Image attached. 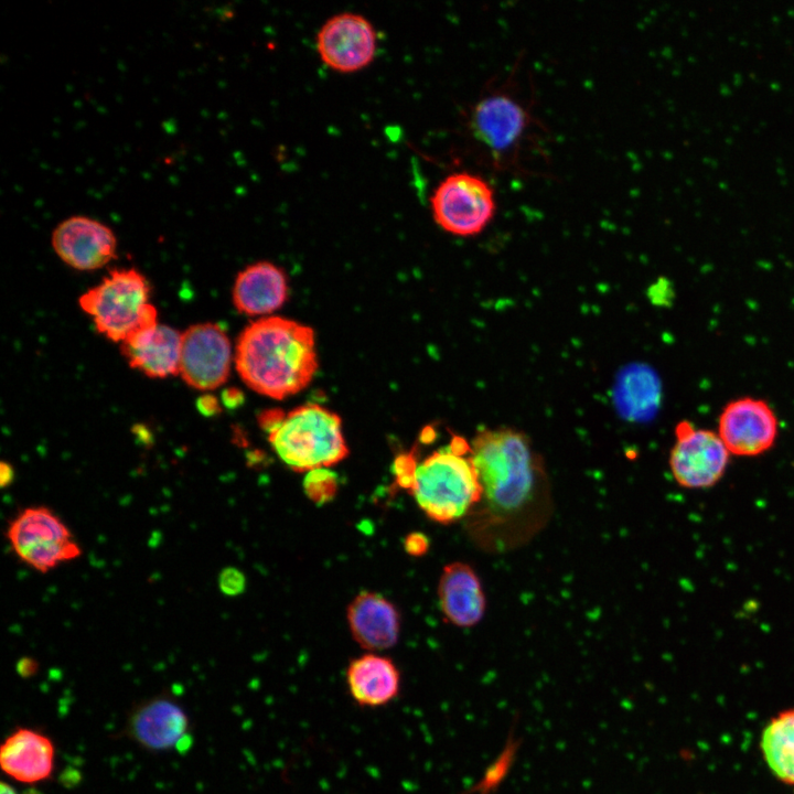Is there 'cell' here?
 I'll return each instance as SVG.
<instances>
[{
  "label": "cell",
  "instance_id": "6da1fadb",
  "mask_svg": "<svg viewBox=\"0 0 794 794\" xmlns=\"http://www.w3.org/2000/svg\"><path fill=\"white\" fill-rule=\"evenodd\" d=\"M470 444L482 489L479 503L465 517L471 537L491 552L524 545L551 514L543 459L529 438L514 428L483 429Z\"/></svg>",
  "mask_w": 794,
  "mask_h": 794
},
{
  "label": "cell",
  "instance_id": "7a4b0ae2",
  "mask_svg": "<svg viewBox=\"0 0 794 794\" xmlns=\"http://www.w3.org/2000/svg\"><path fill=\"white\" fill-rule=\"evenodd\" d=\"M234 362L250 389L285 399L304 389L316 373L314 332L280 316L258 319L239 334Z\"/></svg>",
  "mask_w": 794,
  "mask_h": 794
},
{
  "label": "cell",
  "instance_id": "3957f363",
  "mask_svg": "<svg viewBox=\"0 0 794 794\" xmlns=\"http://www.w3.org/2000/svg\"><path fill=\"white\" fill-rule=\"evenodd\" d=\"M466 127L485 164L497 171L521 170L538 127L532 106L513 77L489 84L470 107Z\"/></svg>",
  "mask_w": 794,
  "mask_h": 794
},
{
  "label": "cell",
  "instance_id": "277c9868",
  "mask_svg": "<svg viewBox=\"0 0 794 794\" xmlns=\"http://www.w3.org/2000/svg\"><path fill=\"white\" fill-rule=\"evenodd\" d=\"M260 425L277 455L294 471L329 468L348 454L341 418L318 404L280 415L270 411Z\"/></svg>",
  "mask_w": 794,
  "mask_h": 794
},
{
  "label": "cell",
  "instance_id": "5b68a950",
  "mask_svg": "<svg viewBox=\"0 0 794 794\" xmlns=\"http://www.w3.org/2000/svg\"><path fill=\"white\" fill-rule=\"evenodd\" d=\"M410 492L434 522L450 524L465 518L482 493L471 444L454 436L448 446L417 464Z\"/></svg>",
  "mask_w": 794,
  "mask_h": 794
},
{
  "label": "cell",
  "instance_id": "8992f818",
  "mask_svg": "<svg viewBox=\"0 0 794 794\" xmlns=\"http://www.w3.org/2000/svg\"><path fill=\"white\" fill-rule=\"evenodd\" d=\"M149 297L150 286L143 275L133 268L114 269L81 296L79 305L99 333L121 343L151 304Z\"/></svg>",
  "mask_w": 794,
  "mask_h": 794
},
{
  "label": "cell",
  "instance_id": "52a82bcc",
  "mask_svg": "<svg viewBox=\"0 0 794 794\" xmlns=\"http://www.w3.org/2000/svg\"><path fill=\"white\" fill-rule=\"evenodd\" d=\"M430 204L434 222L443 230L463 237L481 233L496 211L491 184L469 171L447 175L434 189Z\"/></svg>",
  "mask_w": 794,
  "mask_h": 794
},
{
  "label": "cell",
  "instance_id": "ba28073f",
  "mask_svg": "<svg viewBox=\"0 0 794 794\" xmlns=\"http://www.w3.org/2000/svg\"><path fill=\"white\" fill-rule=\"evenodd\" d=\"M675 437L669 469L676 483L691 490L717 484L726 472L730 454L719 434L682 421L676 426Z\"/></svg>",
  "mask_w": 794,
  "mask_h": 794
},
{
  "label": "cell",
  "instance_id": "9c48e42d",
  "mask_svg": "<svg viewBox=\"0 0 794 794\" xmlns=\"http://www.w3.org/2000/svg\"><path fill=\"white\" fill-rule=\"evenodd\" d=\"M232 361L230 341L218 324L198 323L182 333L179 374L190 387L212 390L222 386Z\"/></svg>",
  "mask_w": 794,
  "mask_h": 794
},
{
  "label": "cell",
  "instance_id": "30bf717a",
  "mask_svg": "<svg viewBox=\"0 0 794 794\" xmlns=\"http://www.w3.org/2000/svg\"><path fill=\"white\" fill-rule=\"evenodd\" d=\"M377 50V34L363 15L342 12L331 17L316 34V51L331 69L353 73L372 63Z\"/></svg>",
  "mask_w": 794,
  "mask_h": 794
},
{
  "label": "cell",
  "instance_id": "8fae6325",
  "mask_svg": "<svg viewBox=\"0 0 794 794\" xmlns=\"http://www.w3.org/2000/svg\"><path fill=\"white\" fill-rule=\"evenodd\" d=\"M777 432V418L762 399H736L719 417L718 434L734 455L755 457L766 452L773 447Z\"/></svg>",
  "mask_w": 794,
  "mask_h": 794
},
{
  "label": "cell",
  "instance_id": "7c38bea8",
  "mask_svg": "<svg viewBox=\"0 0 794 794\" xmlns=\"http://www.w3.org/2000/svg\"><path fill=\"white\" fill-rule=\"evenodd\" d=\"M56 255L77 270H95L116 256L117 239L110 227L88 216L74 215L52 233Z\"/></svg>",
  "mask_w": 794,
  "mask_h": 794
},
{
  "label": "cell",
  "instance_id": "4fadbf2b",
  "mask_svg": "<svg viewBox=\"0 0 794 794\" xmlns=\"http://www.w3.org/2000/svg\"><path fill=\"white\" fill-rule=\"evenodd\" d=\"M128 732L142 748L151 751L185 749L190 743L189 718L173 700L159 697L146 701L131 715Z\"/></svg>",
  "mask_w": 794,
  "mask_h": 794
},
{
  "label": "cell",
  "instance_id": "5bb4252c",
  "mask_svg": "<svg viewBox=\"0 0 794 794\" xmlns=\"http://www.w3.org/2000/svg\"><path fill=\"white\" fill-rule=\"evenodd\" d=\"M181 336L178 330L158 324L129 333L120 351L130 367L151 378H165L179 374Z\"/></svg>",
  "mask_w": 794,
  "mask_h": 794
},
{
  "label": "cell",
  "instance_id": "9a60e30c",
  "mask_svg": "<svg viewBox=\"0 0 794 794\" xmlns=\"http://www.w3.org/2000/svg\"><path fill=\"white\" fill-rule=\"evenodd\" d=\"M347 623L355 642L376 652L393 647L399 637L400 616L396 607L376 592L358 593L347 607Z\"/></svg>",
  "mask_w": 794,
  "mask_h": 794
},
{
  "label": "cell",
  "instance_id": "2e32d148",
  "mask_svg": "<svg viewBox=\"0 0 794 794\" xmlns=\"http://www.w3.org/2000/svg\"><path fill=\"white\" fill-rule=\"evenodd\" d=\"M438 599L444 619L455 626H474L484 616L486 599L481 580L465 562L455 561L443 568Z\"/></svg>",
  "mask_w": 794,
  "mask_h": 794
},
{
  "label": "cell",
  "instance_id": "e0dca14e",
  "mask_svg": "<svg viewBox=\"0 0 794 794\" xmlns=\"http://www.w3.org/2000/svg\"><path fill=\"white\" fill-rule=\"evenodd\" d=\"M55 748L44 733L19 727L0 748V765L11 779L33 784L49 779L54 770Z\"/></svg>",
  "mask_w": 794,
  "mask_h": 794
},
{
  "label": "cell",
  "instance_id": "ac0fdd59",
  "mask_svg": "<svg viewBox=\"0 0 794 794\" xmlns=\"http://www.w3.org/2000/svg\"><path fill=\"white\" fill-rule=\"evenodd\" d=\"M353 701L361 708H380L393 702L401 688L400 673L387 656L367 653L352 659L345 673Z\"/></svg>",
  "mask_w": 794,
  "mask_h": 794
},
{
  "label": "cell",
  "instance_id": "d6986e66",
  "mask_svg": "<svg viewBox=\"0 0 794 794\" xmlns=\"http://www.w3.org/2000/svg\"><path fill=\"white\" fill-rule=\"evenodd\" d=\"M288 296L283 271L276 265L261 261L240 271L233 287L235 308L248 315H264L279 309Z\"/></svg>",
  "mask_w": 794,
  "mask_h": 794
},
{
  "label": "cell",
  "instance_id": "ffe728a7",
  "mask_svg": "<svg viewBox=\"0 0 794 794\" xmlns=\"http://www.w3.org/2000/svg\"><path fill=\"white\" fill-rule=\"evenodd\" d=\"M760 747L771 772L783 783L794 786V707L769 721Z\"/></svg>",
  "mask_w": 794,
  "mask_h": 794
},
{
  "label": "cell",
  "instance_id": "44dd1931",
  "mask_svg": "<svg viewBox=\"0 0 794 794\" xmlns=\"http://www.w3.org/2000/svg\"><path fill=\"white\" fill-rule=\"evenodd\" d=\"M7 537L13 550L23 546L73 538L69 528L45 506L28 507L11 521Z\"/></svg>",
  "mask_w": 794,
  "mask_h": 794
},
{
  "label": "cell",
  "instance_id": "7402d4cb",
  "mask_svg": "<svg viewBox=\"0 0 794 794\" xmlns=\"http://www.w3.org/2000/svg\"><path fill=\"white\" fill-rule=\"evenodd\" d=\"M14 552L26 565L37 571L47 572L63 562L79 557L82 551L75 539L71 538L30 544Z\"/></svg>",
  "mask_w": 794,
  "mask_h": 794
},
{
  "label": "cell",
  "instance_id": "603a6c76",
  "mask_svg": "<svg viewBox=\"0 0 794 794\" xmlns=\"http://www.w3.org/2000/svg\"><path fill=\"white\" fill-rule=\"evenodd\" d=\"M505 744L498 755L485 769L482 777L469 790L459 794H495L514 765L522 739L515 736L516 720L512 722Z\"/></svg>",
  "mask_w": 794,
  "mask_h": 794
},
{
  "label": "cell",
  "instance_id": "cb8c5ba5",
  "mask_svg": "<svg viewBox=\"0 0 794 794\" xmlns=\"http://www.w3.org/2000/svg\"><path fill=\"white\" fill-rule=\"evenodd\" d=\"M303 489L312 502L316 504L326 503L337 492V476L326 468L309 471L303 481Z\"/></svg>",
  "mask_w": 794,
  "mask_h": 794
},
{
  "label": "cell",
  "instance_id": "d4e9b609",
  "mask_svg": "<svg viewBox=\"0 0 794 794\" xmlns=\"http://www.w3.org/2000/svg\"><path fill=\"white\" fill-rule=\"evenodd\" d=\"M218 586L224 594L235 597L245 591L246 577L237 568L226 567L219 572Z\"/></svg>",
  "mask_w": 794,
  "mask_h": 794
},
{
  "label": "cell",
  "instance_id": "484cf974",
  "mask_svg": "<svg viewBox=\"0 0 794 794\" xmlns=\"http://www.w3.org/2000/svg\"><path fill=\"white\" fill-rule=\"evenodd\" d=\"M416 468L417 464L412 455L404 454L401 457H398L394 463V472L398 485L410 490L414 482Z\"/></svg>",
  "mask_w": 794,
  "mask_h": 794
},
{
  "label": "cell",
  "instance_id": "4316f807",
  "mask_svg": "<svg viewBox=\"0 0 794 794\" xmlns=\"http://www.w3.org/2000/svg\"><path fill=\"white\" fill-rule=\"evenodd\" d=\"M405 550L410 556H422L425 555L429 549V539L428 537L419 532L410 533L406 538L404 543Z\"/></svg>",
  "mask_w": 794,
  "mask_h": 794
},
{
  "label": "cell",
  "instance_id": "83f0119b",
  "mask_svg": "<svg viewBox=\"0 0 794 794\" xmlns=\"http://www.w3.org/2000/svg\"><path fill=\"white\" fill-rule=\"evenodd\" d=\"M196 407L204 416H214L221 411L217 399L211 395L201 396L196 401Z\"/></svg>",
  "mask_w": 794,
  "mask_h": 794
},
{
  "label": "cell",
  "instance_id": "f1b7e54d",
  "mask_svg": "<svg viewBox=\"0 0 794 794\" xmlns=\"http://www.w3.org/2000/svg\"><path fill=\"white\" fill-rule=\"evenodd\" d=\"M37 670L39 663L30 656L21 657L17 663V672L23 678L34 676Z\"/></svg>",
  "mask_w": 794,
  "mask_h": 794
},
{
  "label": "cell",
  "instance_id": "f546056e",
  "mask_svg": "<svg viewBox=\"0 0 794 794\" xmlns=\"http://www.w3.org/2000/svg\"><path fill=\"white\" fill-rule=\"evenodd\" d=\"M13 480H14V470H13V466H12L10 463H8V462L2 461L1 464H0V484H1V487L4 489V487L10 486V485L12 484Z\"/></svg>",
  "mask_w": 794,
  "mask_h": 794
},
{
  "label": "cell",
  "instance_id": "4dcf8cb0",
  "mask_svg": "<svg viewBox=\"0 0 794 794\" xmlns=\"http://www.w3.org/2000/svg\"><path fill=\"white\" fill-rule=\"evenodd\" d=\"M242 400L243 395L239 390L232 388L223 393V401L227 407H236Z\"/></svg>",
  "mask_w": 794,
  "mask_h": 794
},
{
  "label": "cell",
  "instance_id": "1f68e13d",
  "mask_svg": "<svg viewBox=\"0 0 794 794\" xmlns=\"http://www.w3.org/2000/svg\"><path fill=\"white\" fill-rule=\"evenodd\" d=\"M0 794H18L15 790L6 782L1 783Z\"/></svg>",
  "mask_w": 794,
  "mask_h": 794
},
{
  "label": "cell",
  "instance_id": "d6a6232c",
  "mask_svg": "<svg viewBox=\"0 0 794 794\" xmlns=\"http://www.w3.org/2000/svg\"><path fill=\"white\" fill-rule=\"evenodd\" d=\"M23 794H42V793L35 788H29Z\"/></svg>",
  "mask_w": 794,
  "mask_h": 794
}]
</instances>
